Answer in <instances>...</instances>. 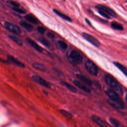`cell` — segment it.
I'll list each match as a JSON object with an SVG mask.
<instances>
[{"mask_svg":"<svg viewBox=\"0 0 127 127\" xmlns=\"http://www.w3.org/2000/svg\"><path fill=\"white\" fill-rule=\"evenodd\" d=\"M38 41L43 45H44L45 47H46V48H50L51 47V44L50 43V42L48 41V40L45 37H40L38 38Z\"/></svg>","mask_w":127,"mask_h":127,"instance_id":"23","label":"cell"},{"mask_svg":"<svg viewBox=\"0 0 127 127\" xmlns=\"http://www.w3.org/2000/svg\"><path fill=\"white\" fill-rule=\"evenodd\" d=\"M85 21H86V23L88 25H89L90 26H92V24H91V22L89 21V20L88 19H87V18H85Z\"/></svg>","mask_w":127,"mask_h":127,"instance_id":"31","label":"cell"},{"mask_svg":"<svg viewBox=\"0 0 127 127\" xmlns=\"http://www.w3.org/2000/svg\"><path fill=\"white\" fill-rule=\"evenodd\" d=\"M8 37L10 39H11L12 41H13L14 43H15L16 44H17V45H18L20 46H22L23 45V42L22 41L19 39L18 38H17L16 36L12 35V34H9L8 35Z\"/></svg>","mask_w":127,"mask_h":127,"instance_id":"22","label":"cell"},{"mask_svg":"<svg viewBox=\"0 0 127 127\" xmlns=\"http://www.w3.org/2000/svg\"><path fill=\"white\" fill-rule=\"evenodd\" d=\"M19 24L23 28L26 29L28 32H32L33 30V26L27 22L25 21H20Z\"/></svg>","mask_w":127,"mask_h":127,"instance_id":"16","label":"cell"},{"mask_svg":"<svg viewBox=\"0 0 127 127\" xmlns=\"http://www.w3.org/2000/svg\"><path fill=\"white\" fill-rule=\"evenodd\" d=\"M26 41L35 50H36L37 51L40 52V53H42L43 52V48L39 46L36 42H35L34 40H33L32 39H30V38H26Z\"/></svg>","mask_w":127,"mask_h":127,"instance_id":"10","label":"cell"},{"mask_svg":"<svg viewBox=\"0 0 127 127\" xmlns=\"http://www.w3.org/2000/svg\"><path fill=\"white\" fill-rule=\"evenodd\" d=\"M47 36L48 38H49L50 39H54L55 37V35L53 33H52V32H49L47 33Z\"/></svg>","mask_w":127,"mask_h":127,"instance_id":"30","label":"cell"},{"mask_svg":"<svg viewBox=\"0 0 127 127\" xmlns=\"http://www.w3.org/2000/svg\"><path fill=\"white\" fill-rule=\"evenodd\" d=\"M53 12H54L56 15H57L58 16H60V17H61L62 19H64V20H66V21H68V22H71L72 21L71 18L70 17H69L68 16H67V15H65V14H64V13H63L60 12V11L58 10L57 9H53Z\"/></svg>","mask_w":127,"mask_h":127,"instance_id":"15","label":"cell"},{"mask_svg":"<svg viewBox=\"0 0 127 127\" xmlns=\"http://www.w3.org/2000/svg\"><path fill=\"white\" fill-rule=\"evenodd\" d=\"M12 9L16 12L20 14H24L26 13V11L23 9H22L19 7H13Z\"/></svg>","mask_w":127,"mask_h":127,"instance_id":"26","label":"cell"},{"mask_svg":"<svg viewBox=\"0 0 127 127\" xmlns=\"http://www.w3.org/2000/svg\"><path fill=\"white\" fill-rule=\"evenodd\" d=\"M32 66L36 70H37L40 71L45 72L46 70V67L45 66V65L41 63H35L32 64Z\"/></svg>","mask_w":127,"mask_h":127,"instance_id":"17","label":"cell"},{"mask_svg":"<svg viewBox=\"0 0 127 127\" xmlns=\"http://www.w3.org/2000/svg\"><path fill=\"white\" fill-rule=\"evenodd\" d=\"M95 8L97 9V10H101L107 14L109 15L110 17H113L114 18H116L117 17V15L116 13L110 7L103 5V4H98L95 6Z\"/></svg>","mask_w":127,"mask_h":127,"instance_id":"5","label":"cell"},{"mask_svg":"<svg viewBox=\"0 0 127 127\" xmlns=\"http://www.w3.org/2000/svg\"><path fill=\"white\" fill-rule=\"evenodd\" d=\"M57 44L59 46V47L62 50H65L67 47H68V46H67V44L64 41H62V40H59L57 41Z\"/></svg>","mask_w":127,"mask_h":127,"instance_id":"25","label":"cell"},{"mask_svg":"<svg viewBox=\"0 0 127 127\" xmlns=\"http://www.w3.org/2000/svg\"><path fill=\"white\" fill-rule=\"evenodd\" d=\"M91 118L93 122H94L96 124H97L100 127H108L107 123L100 117L96 115H93L91 116Z\"/></svg>","mask_w":127,"mask_h":127,"instance_id":"9","label":"cell"},{"mask_svg":"<svg viewBox=\"0 0 127 127\" xmlns=\"http://www.w3.org/2000/svg\"><path fill=\"white\" fill-rule=\"evenodd\" d=\"M85 66L87 71L91 75H97L98 73V68L95 64L91 60H87L85 63Z\"/></svg>","mask_w":127,"mask_h":127,"instance_id":"3","label":"cell"},{"mask_svg":"<svg viewBox=\"0 0 127 127\" xmlns=\"http://www.w3.org/2000/svg\"><path fill=\"white\" fill-rule=\"evenodd\" d=\"M113 64L118 68L125 75L127 76V69L126 66L123 65V64H121L120 63L117 62H113Z\"/></svg>","mask_w":127,"mask_h":127,"instance_id":"20","label":"cell"},{"mask_svg":"<svg viewBox=\"0 0 127 127\" xmlns=\"http://www.w3.org/2000/svg\"><path fill=\"white\" fill-rule=\"evenodd\" d=\"M60 84L61 85H62L63 86L65 87L69 91H70V92L75 93L77 92V89L76 88V87H74V86L72 85L71 84H69V83H67L65 81H62L60 82Z\"/></svg>","mask_w":127,"mask_h":127,"instance_id":"13","label":"cell"},{"mask_svg":"<svg viewBox=\"0 0 127 127\" xmlns=\"http://www.w3.org/2000/svg\"><path fill=\"white\" fill-rule=\"evenodd\" d=\"M7 60L9 63H11L16 66L20 67H24L25 64L19 61L17 59L15 58L14 57L11 55H8L7 56Z\"/></svg>","mask_w":127,"mask_h":127,"instance_id":"12","label":"cell"},{"mask_svg":"<svg viewBox=\"0 0 127 127\" xmlns=\"http://www.w3.org/2000/svg\"><path fill=\"white\" fill-rule=\"evenodd\" d=\"M76 76L84 84H86L88 85H92V81L90 79L87 78L86 76H84L82 74H77Z\"/></svg>","mask_w":127,"mask_h":127,"instance_id":"18","label":"cell"},{"mask_svg":"<svg viewBox=\"0 0 127 127\" xmlns=\"http://www.w3.org/2000/svg\"><path fill=\"white\" fill-rule=\"evenodd\" d=\"M81 35L84 39H85L86 41H87L90 44L93 45L94 46L97 48H98L100 47V41L92 35L86 32H83Z\"/></svg>","mask_w":127,"mask_h":127,"instance_id":"6","label":"cell"},{"mask_svg":"<svg viewBox=\"0 0 127 127\" xmlns=\"http://www.w3.org/2000/svg\"><path fill=\"white\" fill-rule=\"evenodd\" d=\"M66 57L68 61L74 65L80 64L83 61L82 55L76 50L72 49L68 51L66 53Z\"/></svg>","mask_w":127,"mask_h":127,"instance_id":"2","label":"cell"},{"mask_svg":"<svg viewBox=\"0 0 127 127\" xmlns=\"http://www.w3.org/2000/svg\"><path fill=\"white\" fill-rule=\"evenodd\" d=\"M8 2L12 6H13V7H19L20 6V4L14 0H9L8 1Z\"/></svg>","mask_w":127,"mask_h":127,"instance_id":"27","label":"cell"},{"mask_svg":"<svg viewBox=\"0 0 127 127\" xmlns=\"http://www.w3.org/2000/svg\"><path fill=\"white\" fill-rule=\"evenodd\" d=\"M0 62L3 63H5V64L9 63V62L8 61V60H7V61H6V60H4V59H1V58H0Z\"/></svg>","mask_w":127,"mask_h":127,"instance_id":"32","label":"cell"},{"mask_svg":"<svg viewBox=\"0 0 127 127\" xmlns=\"http://www.w3.org/2000/svg\"><path fill=\"white\" fill-rule=\"evenodd\" d=\"M111 26L113 29H115L116 30H119V31L124 30L123 26L121 24L116 21H113L111 24Z\"/></svg>","mask_w":127,"mask_h":127,"instance_id":"21","label":"cell"},{"mask_svg":"<svg viewBox=\"0 0 127 127\" xmlns=\"http://www.w3.org/2000/svg\"><path fill=\"white\" fill-rule=\"evenodd\" d=\"M59 112L63 116H64V117H65L67 119H71L73 117V115L71 113H70L69 112L67 111L64 109H61L59 111Z\"/></svg>","mask_w":127,"mask_h":127,"instance_id":"24","label":"cell"},{"mask_svg":"<svg viewBox=\"0 0 127 127\" xmlns=\"http://www.w3.org/2000/svg\"><path fill=\"white\" fill-rule=\"evenodd\" d=\"M4 27L8 31H10L13 34L19 35L21 33V30L20 28L18 26L13 23L8 22H5L4 23Z\"/></svg>","mask_w":127,"mask_h":127,"instance_id":"7","label":"cell"},{"mask_svg":"<svg viewBox=\"0 0 127 127\" xmlns=\"http://www.w3.org/2000/svg\"><path fill=\"white\" fill-rule=\"evenodd\" d=\"M32 80L36 83L40 84L47 88H50L51 87V84L50 83L46 81L45 79L43 78L41 76L37 75H34L32 76Z\"/></svg>","mask_w":127,"mask_h":127,"instance_id":"8","label":"cell"},{"mask_svg":"<svg viewBox=\"0 0 127 127\" xmlns=\"http://www.w3.org/2000/svg\"><path fill=\"white\" fill-rule=\"evenodd\" d=\"M37 31L40 34L43 35L46 32V29L42 26H38L37 28Z\"/></svg>","mask_w":127,"mask_h":127,"instance_id":"28","label":"cell"},{"mask_svg":"<svg viewBox=\"0 0 127 127\" xmlns=\"http://www.w3.org/2000/svg\"><path fill=\"white\" fill-rule=\"evenodd\" d=\"M109 121L114 127H125L120 122L113 118H110Z\"/></svg>","mask_w":127,"mask_h":127,"instance_id":"19","label":"cell"},{"mask_svg":"<svg viewBox=\"0 0 127 127\" xmlns=\"http://www.w3.org/2000/svg\"><path fill=\"white\" fill-rule=\"evenodd\" d=\"M24 17L27 21L34 24H38L39 23L38 19L34 15L31 13L26 14Z\"/></svg>","mask_w":127,"mask_h":127,"instance_id":"14","label":"cell"},{"mask_svg":"<svg viewBox=\"0 0 127 127\" xmlns=\"http://www.w3.org/2000/svg\"><path fill=\"white\" fill-rule=\"evenodd\" d=\"M106 83L110 87V88L115 91L119 96L123 94V90L119 82L110 74H106L104 76Z\"/></svg>","mask_w":127,"mask_h":127,"instance_id":"1","label":"cell"},{"mask_svg":"<svg viewBox=\"0 0 127 127\" xmlns=\"http://www.w3.org/2000/svg\"><path fill=\"white\" fill-rule=\"evenodd\" d=\"M98 10V12L99 13V14H100L101 16H102L104 17V18H107V19H111V17H110L109 15L107 14L106 13H104V12H103V11H101V10Z\"/></svg>","mask_w":127,"mask_h":127,"instance_id":"29","label":"cell"},{"mask_svg":"<svg viewBox=\"0 0 127 127\" xmlns=\"http://www.w3.org/2000/svg\"><path fill=\"white\" fill-rule=\"evenodd\" d=\"M108 102L112 106L117 109L124 110L125 109L124 103L120 97L116 98H108Z\"/></svg>","mask_w":127,"mask_h":127,"instance_id":"4","label":"cell"},{"mask_svg":"<svg viewBox=\"0 0 127 127\" xmlns=\"http://www.w3.org/2000/svg\"><path fill=\"white\" fill-rule=\"evenodd\" d=\"M73 83L78 88L80 89L81 90L84 91L85 92H87L88 93H89L91 92V90L90 89L86 86L83 83H82L81 81H79L77 80H75L73 81Z\"/></svg>","mask_w":127,"mask_h":127,"instance_id":"11","label":"cell"}]
</instances>
